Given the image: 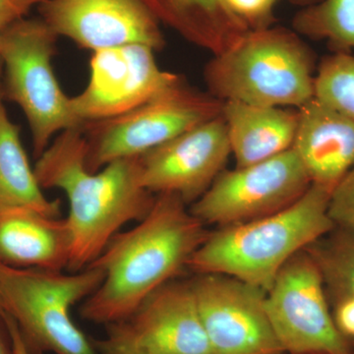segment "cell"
<instances>
[{"mask_svg":"<svg viewBox=\"0 0 354 354\" xmlns=\"http://www.w3.org/2000/svg\"><path fill=\"white\" fill-rule=\"evenodd\" d=\"M72 239L66 218L30 208L0 212V263L13 268L64 272Z\"/></svg>","mask_w":354,"mask_h":354,"instance_id":"2e32d148","label":"cell"},{"mask_svg":"<svg viewBox=\"0 0 354 354\" xmlns=\"http://www.w3.org/2000/svg\"><path fill=\"white\" fill-rule=\"evenodd\" d=\"M86 156L81 125L57 134L34 167L43 189L62 190L68 199L70 272L92 264L121 228L148 215L156 199L141 183L139 157L120 158L92 172Z\"/></svg>","mask_w":354,"mask_h":354,"instance_id":"7a4b0ae2","label":"cell"},{"mask_svg":"<svg viewBox=\"0 0 354 354\" xmlns=\"http://www.w3.org/2000/svg\"><path fill=\"white\" fill-rule=\"evenodd\" d=\"M328 214L335 227L354 232V165L330 193Z\"/></svg>","mask_w":354,"mask_h":354,"instance_id":"603a6c76","label":"cell"},{"mask_svg":"<svg viewBox=\"0 0 354 354\" xmlns=\"http://www.w3.org/2000/svg\"><path fill=\"white\" fill-rule=\"evenodd\" d=\"M0 314H3V309H2L1 304H0Z\"/></svg>","mask_w":354,"mask_h":354,"instance_id":"1f68e13d","label":"cell"},{"mask_svg":"<svg viewBox=\"0 0 354 354\" xmlns=\"http://www.w3.org/2000/svg\"><path fill=\"white\" fill-rule=\"evenodd\" d=\"M353 354H354V353H353Z\"/></svg>","mask_w":354,"mask_h":354,"instance_id":"e575fe53","label":"cell"},{"mask_svg":"<svg viewBox=\"0 0 354 354\" xmlns=\"http://www.w3.org/2000/svg\"><path fill=\"white\" fill-rule=\"evenodd\" d=\"M0 60V212L30 208L59 218V200L44 194L20 138V128L9 118L1 91Z\"/></svg>","mask_w":354,"mask_h":354,"instance_id":"d6986e66","label":"cell"},{"mask_svg":"<svg viewBox=\"0 0 354 354\" xmlns=\"http://www.w3.org/2000/svg\"><path fill=\"white\" fill-rule=\"evenodd\" d=\"M311 184L291 148L257 164L221 172L189 209L205 225L227 227L283 211L304 196Z\"/></svg>","mask_w":354,"mask_h":354,"instance_id":"9c48e42d","label":"cell"},{"mask_svg":"<svg viewBox=\"0 0 354 354\" xmlns=\"http://www.w3.org/2000/svg\"><path fill=\"white\" fill-rule=\"evenodd\" d=\"M315 97L354 121V55L333 53L315 75Z\"/></svg>","mask_w":354,"mask_h":354,"instance_id":"7402d4cb","label":"cell"},{"mask_svg":"<svg viewBox=\"0 0 354 354\" xmlns=\"http://www.w3.org/2000/svg\"><path fill=\"white\" fill-rule=\"evenodd\" d=\"M0 354H14L12 339L3 314H0Z\"/></svg>","mask_w":354,"mask_h":354,"instance_id":"f1b7e54d","label":"cell"},{"mask_svg":"<svg viewBox=\"0 0 354 354\" xmlns=\"http://www.w3.org/2000/svg\"><path fill=\"white\" fill-rule=\"evenodd\" d=\"M315 60L297 32L250 30L205 68L209 95L221 102L299 109L315 97Z\"/></svg>","mask_w":354,"mask_h":354,"instance_id":"277c9868","label":"cell"},{"mask_svg":"<svg viewBox=\"0 0 354 354\" xmlns=\"http://www.w3.org/2000/svg\"><path fill=\"white\" fill-rule=\"evenodd\" d=\"M232 13L249 30L272 27L274 22V7L279 0H225Z\"/></svg>","mask_w":354,"mask_h":354,"instance_id":"cb8c5ba5","label":"cell"},{"mask_svg":"<svg viewBox=\"0 0 354 354\" xmlns=\"http://www.w3.org/2000/svg\"><path fill=\"white\" fill-rule=\"evenodd\" d=\"M106 327L149 354H213L190 281L165 283L127 320Z\"/></svg>","mask_w":354,"mask_h":354,"instance_id":"5bb4252c","label":"cell"},{"mask_svg":"<svg viewBox=\"0 0 354 354\" xmlns=\"http://www.w3.org/2000/svg\"><path fill=\"white\" fill-rule=\"evenodd\" d=\"M92 342L97 354H149L133 346L109 327H106V337Z\"/></svg>","mask_w":354,"mask_h":354,"instance_id":"d4e9b609","label":"cell"},{"mask_svg":"<svg viewBox=\"0 0 354 354\" xmlns=\"http://www.w3.org/2000/svg\"><path fill=\"white\" fill-rule=\"evenodd\" d=\"M41 18L58 37L92 51L129 44L164 48L160 22L141 0H44Z\"/></svg>","mask_w":354,"mask_h":354,"instance_id":"4fadbf2b","label":"cell"},{"mask_svg":"<svg viewBox=\"0 0 354 354\" xmlns=\"http://www.w3.org/2000/svg\"><path fill=\"white\" fill-rule=\"evenodd\" d=\"M44 0H0V28H6L25 17L34 6Z\"/></svg>","mask_w":354,"mask_h":354,"instance_id":"484cf974","label":"cell"},{"mask_svg":"<svg viewBox=\"0 0 354 354\" xmlns=\"http://www.w3.org/2000/svg\"><path fill=\"white\" fill-rule=\"evenodd\" d=\"M283 354H286V353H283Z\"/></svg>","mask_w":354,"mask_h":354,"instance_id":"836d02e7","label":"cell"},{"mask_svg":"<svg viewBox=\"0 0 354 354\" xmlns=\"http://www.w3.org/2000/svg\"><path fill=\"white\" fill-rule=\"evenodd\" d=\"M223 102L178 80L136 109L83 124L88 171L120 158L139 157L184 132L218 118Z\"/></svg>","mask_w":354,"mask_h":354,"instance_id":"52a82bcc","label":"cell"},{"mask_svg":"<svg viewBox=\"0 0 354 354\" xmlns=\"http://www.w3.org/2000/svg\"><path fill=\"white\" fill-rule=\"evenodd\" d=\"M208 234L180 198L156 195L148 215L114 235L91 264L101 268L104 278L82 302L81 317L106 327L127 320L153 291L187 269Z\"/></svg>","mask_w":354,"mask_h":354,"instance_id":"6da1fadb","label":"cell"},{"mask_svg":"<svg viewBox=\"0 0 354 354\" xmlns=\"http://www.w3.org/2000/svg\"><path fill=\"white\" fill-rule=\"evenodd\" d=\"M330 197L329 190L311 184L283 211L209 232L187 269L225 274L267 291L295 254L335 230L328 214Z\"/></svg>","mask_w":354,"mask_h":354,"instance_id":"3957f363","label":"cell"},{"mask_svg":"<svg viewBox=\"0 0 354 354\" xmlns=\"http://www.w3.org/2000/svg\"><path fill=\"white\" fill-rule=\"evenodd\" d=\"M266 310L286 354H353L335 326L318 268L300 251L278 272L266 291Z\"/></svg>","mask_w":354,"mask_h":354,"instance_id":"ba28073f","label":"cell"},{"mask_svg":"<svg viewBox=\"0 0 354 354\" xmlns=\"http://www.w3.org/2000/svg\"><path fill=\"white\" fill-rule=\"evenodd\" d=\"M232 155L221 114L139 156L141 183L153 194H171L188 206L209 189Z\"/></svg>","mask_w":354,"mask_h":354,"instance_id":"7c38bea8","label":"cell"},{"mask_svg":"<svg viewBox=\"0 0 354 354\" xmlns=\"http://www.w3.org/2000/svg\"><path fill=\"white\" fill-rule=\"evenodd\" d=\"M297 111L293 151L311 183L332 193L354 165V121L315 97Z\"/></svg>","mask_w":354,"mask_h":354,"instance_id":"9a60e30c","label":"cell"},{"mask_svg":"<svg viewBox=\"0 0 354 354\" xmlns=\"http://www.w3.org/2000/svg\"><path fill=\"white\" fill-rule=\"evenodd\" d=\"M333 317L341 334L348 339H354V299L342 300L334 304Z\"/></svg>","mask_w":354,"mask_h":354,"instance_id":"4316f807","label":"cell"},{"mask_svg":"<svg viewBox=\"0 0 354 354\" xmlns=\"http://www.w3.org/2000/svg\"><path fill=\"white\" fill-rule=\"evenodd\" d=\"M7 326H8L9 332H10L11 339H12L14 354H34L32 349L29 348L24 337L21 335L19 328L16 325L15 321L10 316L3 313Z\"/></svg>","mask_w":354,"mask_h":354,"instance_id":"83f0119b","label":"cell"},{"mask_svg":"<svg viewBox=\"0 0 354 354\" xmlns=\"http://www.w3.org/2000/svg\"><path fill=\"white\" fill-rule=\"evenodd\" d=\"M292 25L298 35L327 41L333 53L354 50V0H320L298 11Z\"/></svg>","mask_w":354,"mask_h":354,"instance_id":"44dd1931","label":"cell"},{"mask_svg":"<svg viewBox=\"0 0 354 354\" xmlns=\"http://www.w3.org/2000/svg\"><path fill=\"white\" fill-rule=\"evenodd\" d=\"M221 116L236 167L257 164L292 148L297 109L227 101L223 102Z\"/></svg>","mask_w":354,"mask_h":354,"instance_id":"e0dca14e","label":"cell"},{"mask_svg":"<svg viewBox=\"0 0 354 354\" xmlns=\"http://www.w3.org/2000/svg\"><path fill=\"white\" fill-rule=\"evenodd\" d=\"M291 1L295 2V3L301 4L305 7L312 6V4H315L317 2L320 1V0H291Z\"/></svg>","mask_w":354,"mask_h":354,"instance_id":"f546056e","label":"cell"},{"mask_svg":"<svg viewBox=\"0 0 354 354\" xmlns=\"http://www.w3.org/2000/svg\"><path fill=\"white\" fill-rule=\"evenodd\" d=\"M155 51L141 44L93 51L87 87L71 97L77 120L84 124L127 113L178 80L158 66Z\"/></svg>","mask_w":354,"mask_h":354,"instance_id":"8fae6325","label":"cell"},{"mask_svg":"<svg viewBox=\"0 0 354 354\" xmlns=\"http://www.w3.org/2000/svg\"><path fill=\"white\" fill-rule=\"evenodd\" d=\"M339 230L324 235L305 250L323 279L328 298L335 304L354 299V232Z\"/></svg>","mask_w":354,"mask_h":354,"instance_id":"ffe728a7","label":"cell"},{"mask_svg":"<svg viewBox=\"0 0 354 354\" xmlns=\"http://www.w3.org/2000/svg\"><path fill=\"white\" fill-rule=\"evenodd\" d=\"M6 28H0V46H1V39H2V32Z\"/></svg>","mask_w":354,"mask_h":354,"instance_id":"4dcf8cb0","label":"cell"},{"mask_svg":"<svg viewBox=\"0 0 354 354\" xmlns=\"http://www.w3.org/2000/svg\"><path fill=\"white\" fill-rule=\"evenodd\" d=\"M58 36L41 18L15 21L2 32L1 91L24 113L38 158L60 132L83 125L53 67Z\"/></svg>","mask_w":354,"mask_h":354,"instance_id":"8992f818","label":"cell"},{"mask_svg":"<svg viewBox=\"0 0 354 354\" xmlns=\"http://www.w3.org/2000/svg\"><path fill=\"white\" fill-rule=\"evenodd\" d=\"M157 18L184 39L214 55L234 46L250 30L225 0H141Z\"/></svg>","mask_w":354,"mask_h":354,"instance_id":"ac0fdd59","label":"cell"},{"mask_svg":"<svg viewBox=\"0 0 354 354\" xmlns=\"http://www.w3.org/2000/svg\"><path fill=\"white\" fill-rule=\"evenodd\" d=\"M104 278V271L94 265L64 274L0 263V304L32 351L97 354L93 342L72 320L71 309L91 297Z\"/></svg>","mask_w":354,"mask_h":354,"instance_id":"5b68a950","label":"cell"},{"mask_svg":"<svg viewBox=\"0 0 354 354\" xmlns=\"http://www.w3.org/2000/svg\"><path fill=\"white\" fill-rule=\"evenodd\" d=\"M190 279L213 354H283L266 310V291L221 274Z\"/></svg>","mask_w":354,"mask_h":354,"instance_id":"30bf717a","label":"cell"},{"mask_svg":"<svg viewBox=\"0 0 354 354\" xmlns=\"http://www.w3.org/2000/svg\"><path fill=\"white\" fill-rule=\"evenodd\" d=\"M32 353H34V354H44V353H36V351H32Z\"/></svg>","mask_w":354,"mask_h":354,"instance_id":"d6a6232c","label":"cell"}]
</instances>
